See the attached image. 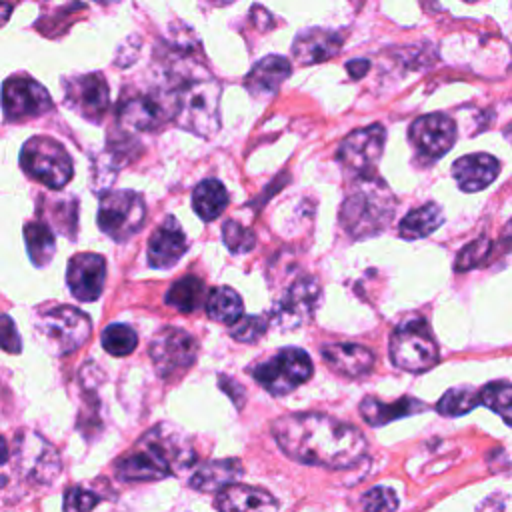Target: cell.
Wrapping results in <instances>:
<instances>
[{
  "instance_id": "obj_36",
  "label": "cell",
  "mask_w": 512,
  "mask_h": 512,
  "mask_svg": "<svg viewBox=\"0 0 512 512\" xmlns=\"http://www.w3.org/2000/svg\"><path fill=\"white\" fill-rule=\"evenodd\" d=\"M490 248H492L490 238L472 240L470 244H466V246L458 252V258H456V262H454V268H456L458 272H466V270H470V268L480 266V264L488 258Z\"/></svg>"
},
{
  "instance_id": "obj_30",
  "label": "cell",
  "mask_w": 512,
  "mask_h": 512,
  "mask_svg": "<svg viewBox=\"0 0 512 512\" xmlns=\"http://www.w3.org/2000/svg\"><path fill=\"white\" fill-rule=\"evenodd\" d=\"M24 242H26V250H28V256L34 262V266L42 268L52 260L56 242H54V234L48 228V224L26 222L24 224Z\"/></svg>"
},
{
  "instance_id": "obj_17",
  "label": "cell",
  "mask_w": 512,
  "mask_h": 512,
  "mask_svg": "<svg viewBox=\"0 0 512 512\" xmlns=\"http://www.w3.org/2000/svg\"><path fill=\"white\" fill-rule=\"evenodd\" d=\"M408 138L422 158L436 160L452 148L456 140V122L440 112L424 114L410 124Z\"/></svg>"
},
{
  "instance_id": "obj_25",
  "label": "cell",
  "mask_w": 512,
  "mask_h": 512,
  "mask_svg": "<svg viewBox=\"0 0 512 512\" xmlns=\"http://www.w3.org/2000/svg\"><path fill=\"white\" fill-rule=\"evenodd\" d=\"M242 476V464L236 458L212 460L196 468L190 476V486L198 492H220L232 482H238Z\"/></svg>"
},
{
  "instance_id": "obj_10",
  "label": "cell",
  "mask_w": 512,
  "mask_h": 512,
  "mask_svg": "<svg viewBox=\"0 0 512 512\" xmlns=\"http://www.w3.org/2000/svg\"><path fill=\"white\" fill-rule=\"evenodd\" d=\"M314 372L310 356L296 346L282 348L268 360L256 364L250 374L252 378L272 396H284L306 380H310Z\"/></svg>"
},
{
  "instance_id": "obj_14",
  "label": "cell",
  "mask_w": 512,
  "mask_h": 512,
  "mask_svg": "<svg viewBox=\"0 0 512 512\" xmlns=\"http://www.w3.org/2000/svg\"><path fill=\"white\" fill-rule=\"evenodd\" d=\"M322 300V288L316 278L300 276L296 278L278 300L272 318L282 330H292L308 322Z\"/></svg>"
},
{
  "instance_id": "obj_9",
  "label": "cell",
  "mask_w": 512,
  "mask_h": 512,
  "mask_svg": "<svg viewBox=\"0 0 512 512\" xmlns=\"http://www.w3.org/2000/svg\"><path fill=\"white\" fill-rule=\"evenodd\" d=\"M178 112L176 88H148L124 96L118 104V120L130 130H156Z\"/></svg>"
},
{
  "instance_id": "obj_16",
  "label": "cell",
  "mask_w": 512,
  "mask_h": 512,
  "mask_svg": "<svg viewBox=\"0 0 512 512\" xmlns=\"http://www.w3.org/2000/svg\"><path fill=\"white\" fill-rule=\"evenodd\" d=\"M62 86H64V100L76 114H80L90 122L102 120V116L110 106V92L100 72L66 78Z\"/></svg>"
},
{
  "instance_id": "obj_6",
  "label": "cell",
  "mask_w": 512,
  "mask_h": 512,
  "mask_svg": "<svg viewBox=\"0 0 512 512\" xmlns=\"http://www.w3.org/2000/svg\"><path fill=\"white\" fill-rule=\"evenodd\" d=\"M440 354L426 320L410 318L400 322L390 336V360L406 372H426L436 366Z\"/></svg>"
},
{
  "instance_id": "obj_33",
  "label": "cell",
  "mask_w": 512,
  "mask_h": 512,
  "mask_svg": "<svg viewBox=\"0 0 512 512\" xmlns=\"http://www.w3.org/2000/svg\"><path fill=\"white\" fill-rule=\"evenodd\" d=\"M480 404L488 406L492 412L502 416L506 424L512 426V384L510 382H490L480 390Z\"/></svg>"
},
{
  "instance_id": "obj_20",
  "label": "cell",
  "mask_w": 512,
  "mask_h": 512,
  "mask_svg": "<svg viewBox=\"0 0 512 512\" xmlns=\"http://www.w3.org/2000/svg\"><path fill=\"white\" fill-rule=\"evenodd\" d=\"M342 42V36L334 30L306 28L296 34L292 42V56L302 66L326 62L340 52Z\"/></svg>"
},
{
  "instance_id": "obj_32",
  "label": "cell",
  "mask_w": 512,
  "mask_h": 512,
  "mask_svg": "<svg viewBox=\"0 0 512 512\" xmlns=\"http://www.w3.org/2000/svg\"><path fill=\"white\" fill-rule=\"evenodd\" d=\"M102 348L110 354V356H128L136 350L138 346V336L134 332L132 326L128 324H110L104 328L102 332Z\"/></svg>"
},
{
  "instance_id": "obj_19",
  "label": "cell",
  "mask_w": 512,
  "mask_h": 512,
  "mask_svg": "<svg viewBox=\"0 0 512 512\" xmlns=\"http://www.w3.org/2000/svg\"><path fill=\"white\" fill-rule=\"evenodd\" d=\"M186 248L188 242L184 230L180 228L176 218L168 216L148 240V262L150 266L160 270L172 268L184 256Z\"/></svg>"
},
{
  "instance_id": "obj_15",
  "label": "cell",
  "mask_w": 512,
  "mask_h": 512,
  "mask_svg": "<svg viewBox=\"0 0 512 512\" xmlns=\"http://www.w3.org/2000/svg\"><path fill=\"white\" fill-rule=\"evenodd\" d=\"M2 108L6 120H24L48 112L52 98L40 82L28 76H10L2 86Z\"/></svg>"
},
{
  "instance_id": "obj_27",
  "label": "cell",
  "mask_w": 512,
  "mask_h": 512,
  "mask_svg": "<svg viewBox=\"0 0 512 512\" xmlns=\"http://www.w3.org/2000/svg\"><path fill=\"white\" fill-rule=\"evenodd\" d=\"M444 222V214L442 208L434 202H428L420 208L410 210L402 220H400V228L398 234L404 240H418V238H426L430 236L436 228H440V224Z\"/></svg>"
},
{
  "instance_id": "obj_22",
  "label": "cell",
  "mask_w": 512,
  "mask_h": 512,
  "mask_svg": "<svg viewBox=\"0 0 512 512\" xmlns=\"http://www.w3.org/2000/svg\"><path fill=\"white\" fill-rule=\"evenodd\" d=\"M500 172V162L484 152L460 156L452 164V176L462 192H478L486 188Z\"/></svg>"
},
{
  "instance_id": "obj_1",
  "label": "cell",
  "mask_w": 512,
  "mask_h": 512,
  "mask_svg": "<svg viewBox=\"0 0 512 512\" xmlns=\"http://www.w3.org/2000/svg\"><path fill=\"white\" fill-rule=\"evenodd\" d=\"M272 436L288 458L330 470L352 468L368 452L356 426L320 412L284 414L272 422Z\"/></svg>"
},
{
  "instance_id": "obj_21",
  "label": "cell",
  "mask_w": 512,
  "mask_h": 512,
  "mask_svg": "<svg viewBox=\"0 0 512 512\" xmlns=\"http://www.w3.org/2000/svg\"><path fill=\"white\" fill-rule=\"evenodd\" d=\"M320 354L328 368L346 378H362L374 366V352L366 346L352 342L324 344L320 348Z\"/></svg>"
},
{
  "instance_id": "obj_8",
  "label": "cell",
  "mask_w": 512,
  "mask_h": 512,
  "mask_svg": "<svg viewBox=\"0 0 512 512\" xmlns=\"http://www.w3.org/2000/svg\"><path fill=\"white\" fill-rule=\"evenodd\" d=\"M36 332L52 354L62 356L78 350L88 340L92 332V322L82 310L58 304L50 306L38 316Z\"/></svg>"
},
{
  "instance_id": "obj_28",
  "label": "cell",
  "mask_w": 512,
  "mask_h": 512,
  "mask_svg": "<svg viewBox=\"0 0 512 512\" xmlns=\"http://www.w3.org/2000/svg\"><path fill=\"white\" fill-rule=\"evenodd\" d=\"M226 206H228V192L220 180H214V178L202 180L192 192V208L206 222L216 220Z\"/></svg>"
},
{
  "instance_id": "obj_23",
  "label": "cell",
  "mask_w": 512,
  "mask_h": 512,
  "mask_svg": "<svg viewBox=\"0 0 512 512\" xmlns=\"http://www.w3.org/2000/svg\"><path fill=\"white\" fill-rule=\"evenodd\" d=\"M290 62L284 56L272 54L258 60L244 78L246 90L254 98H270L278 92L282 82L290 76Z\"/></svg>"
},
{
  "instance_id": "obj_12",
  "label": "cell",
  "mask_w": 512,
  "mask_h": 512,
  "mask_svg": "<svg viewBox=\"0 0 512 512\" xmlns=\"http://www.w3.org/2000/svg\"><path fill=\"white\" fill-rule=\"evenodd\" d=\"M386 130L380 124H372L350 132L336 150V160L354 178L376 176L378 160L384 152Z\"/></svg>"
},
{
  "instance_id": "obj_37",
  "label": "cell",
  "mask_w": 512,
  "mask_h": 512,
  "mask_svg": "<svg viewBox=\"0 0 512 512\" xmlns=\"http://www.w3.org/2000/svg\"><path fill=\"white\" fill-rule=\"evenodd\" d=\"M268 328V320L264 316H242L240 320H236L230 328V336L238 342H256L258 338H262V334Z\"/></svg>"
},
{
  "instance_id": "obj_29",
  "label": "cell",
  "mask_w": 512,
  "mask_h": 512,
  "mask_svg": "<svg viewBox=\"0 0 512 512\" xmlns=\"http://www.w3.org/2000/svg\"><path fill=\"white\" fill-rule=\"evenodd\" d=\"M206 314L214 322L232 326L236 320L242 318V298L238 296L236 290L228 286L214 288L206 298Z\"/></svg>"
},
{
  "instance_id": "obj_7",
  "label": "cell",
  "mask_w": 512,
  "mask_h": 512,
  "mask_svg": "<svg viewBox=\"0 0 512 512\" xmlns=\"http://www.w3.org/2000/svg\"><path fill=\"white\" fill-rule=\"evenodd\" d=\"M20 166L28 176L52 190L64 188L74 172L66 148L50 136L28 138L20 150Z\"/></svg>"
},
{
  "instance_id": "obj_42",
  "label": "cell",
  "mask_w": 512,
  "mask_h": 512,
  "mask_svg": "<svg viewBox=\"0 0 512 512\" xmlns=\"http://www.w3.org/2000/svg\"><path fill=\"white\" fill-rule=\"evenodd\" d=\"M368 68H370V62L364 60V58H356V60L346 62V70H348V74H350L354 80L362 78V76L368 72Z\"/></svg>"
},
{
  "instance_id": "obj_46",
  "label": "cell",
  "mask_w": 512,
  "mask_h": 512,
  "mask_svg": "<svg viewBox=\"0 0 512 512\" xmlns=\"http://www.w3.org/2000/svg\"><path fill=\"white\" fill-rule=\"evenodd\" d=\"M466 2H476V0H466Z\"/></svg>"
},
{
  "instance_id": "obj_5",
  "label": "cell",
  "mask_w": 512,
  "mask_h": 512,
  "mask_svg": "<svg viewBox=\"0 0 512 512\" xmlns=\"http://www.w3.org/2000/svg\"><path fill=\"white\" fill-rule=\"evenodd\" d=\"M2 466L32 486L52 484L62 468L54 446L34 432H20L14 438L12 450L4 444Z\"/></svg>"
},
{
  "instance_id": "obj_3",
  "label": "cell",
  "mask_w": 512,
  "mask_h": 512,
  "mask_svg": "<svg viewBox=\"0 0 512 512\" xmlns=\"http://www.w3.org/2000/svg\"><path fill=\"white\" fill-rule=\"evenodd\" d=\"M396 200L390 188L376 176L356 178L340 208V224L354 240L378 236L390 224Z\"/></svg>"
},
{
  "instance_id": "obj_45",
  "label": "cell",
  "mask_w": 512,
  "mask_h": 512,
  "mask_svg": "<svg viewBox=\"0 0 512 512\" xmlns=\"http://www.w3.org/2000/svg\"><path fill=\"white\" fill-rule=\"evenodd\" d=\"M98 4H104V6H108V4H114V2H118V0H96Z\"/></svg>"
},
{
  "instance_id": "obj_2",
  "label": "cell",
  "mask_w": 512,
  "mask_h": 512,
  "mask_svg": "<svg viewBox=\"0 0 512 512\" xmlns=\"http://www.w3.org/2000/svg\"><path fill=\"white\" fill-rule=\"evenodd\" d=\"M194 450L172 424H156L134 448L116 462V476L124 482H154L188 468Z\"/></svg>"
},
{
  "instance_id": "obj_11",
  "label": "cell",
  "mask_w": 512,
  "mask_h": 512,
  "mask_svg": "<svg viewBox=\"0 0 512 512\" xmlns=\"http://www.w3.org/2000/svg\"><path fill=\"white\" fill-rule=\"evenodd\" d=\"M146 218V204L134 190H110L100 198L98 226L116 242L134 236Z\"/></svg>"
},
{
  "instance_id": "obj_26",
  "label": "cell",
  "mask_w": 512,
  "mask_h": 512,
  "mask_svg": "<svg viewBox=\"0 0 512 512\" xmlns=\"http://www.w3.org/2000/svg\"><path fill=\"white\" fill-rule=\"evenodd\" d=\"M424 408L426 406L422 402H418L416 398H408V396L400 398L396 402H380L374 396H366L360 402V414H362L364 422H368L370 426H382V424H388L396 418L420 412Z\"/></svg>"
},
{
  "instance_id": "obj_38",
  "label": "cell",
  "mask_w": 512,
  "mask_h": 512,
  "mask_svg": "<svg viewBox=\"0 0 512 512\" xmlns=\"http://www.w3.org/2000/svg\"><path fill=\"white\" fill-rule=\"evenodd\" d=\"M362 508L370 510V512H384V510H396L398 508V498L394 494V490L386 488V486H376L372 490H368L362 496Z\"/></svg>"
},
{
  "instance_id": "obj_35",
  "label": "cell",
  "mask_w": 512,
  "mask_h": 512,
  "mask_svg": "<svg viewBox=\"0 0 512 512\" xmlns=\"http://www.w3.org/2000/svg\"><path fill=\"white\" fill-rule=\"evenodd\" d=\"M222 238H224V244L230 252L234 254H244V252H250L256 244V236L250 228L238 224L236 220H226L224 226H222Z\"/></svg>"
},
{
  "instance_id": "obj_24",
  "label": "cell",
  "mask_w": 512,
  "mask_h": 512,
  "mask_svg": "<svg viewBox=\"0 0 512 512\" xmlns=\"http://www.w3.org/2000/svg\"><path fill=\"white\" fill-rule=\"evenodd\" d=\"M214 506L224 512H230V510L256 512V510H276L278 502L270 492L262 488L248 486L242 482H232L218 492Z\"/></svg>"
},
{
  "instance_id": "obj_43",
  "label": "cell",
  "mask_w": 512,
  "mask_h": 512,
  "mask_svg": "<svg viewBox=\"0 0 512 512\" xmlns=\"http://www.w3.org/2000/svg\"><path fill=\"white\" fill-rule=\"evenodd\" d=\"M502 244L512 250V220L506 224V230L502 232Z\"/></svg>"
},
{
  "instance_id": "obj_31",
  "label": "cell",
  "mask_w": 512,
  "mask_h": 512,
  "mask_svg": "<svg viewBox=\"0 0 512 512\" xmlns=\"http://www.w3.org/2000/svg\"><path fill=\"white\" fill-rule=\"evenodd\" d=\"M204 296H206L204 282L196 276H184L182 280H178L170 286L164 300L168 306H172L180 312H192L202 304Z\"/></svg>"
},
{
  "instance_id": "obj_4",
  "label": "cell",
  "mask_w": 512,
  "mask_h": 512,
  "mask_svg": "<svg viewBox=\"0 0 512 512\" xmlns=\"http://www.w3.org/2000/svg\"><path fill=\"white\" fill-rule=\"evenodd\" d=\"M176 90L178 112L174 122L200 138H212L220 128V84L208 72L196 70Z\"/></svg>"
},
{
  "instance_id": "obj_44",
  "label": "cell",
  "mask_w": 512,
  "mask_h": 512,
  "mask_svg": "<svg viewBox=\"0 0 512 512\" xmlns=\"http://www.w3.org/2000/svg\"><path fill=\"white\" fill-rule=\"evenodd\" d=\"M210 4H218V6H222V4H230V2H234V0H208Z\"/></svg>"
},
{
  "instance_id": "obj_40",
  "label": "cell",
  "mask_w": 512,
  "mask_h": 512,
  "mask_svg": "<svg viewBox=\"0 0 512 512\" xmlns=\"http://www.w3.org/2000/svg\"><path fill=\"white\" fill-rule=\"evenodd\" d=\"M2 348H4L8 354H18L20 348H22L18 330H16V326L12 324V320H10L8 314L2 316Z\"/></svg>"
},
{
  "instance_id": "obj_39",
  "label": "cell",
  "mask_w": 512,
  "mask_h": 512,
  "mask_svg": "<svg viewBox=\"0 0 512 512\" xmlns=\"http://www.w3.org/2000/svg\"><path fill=\"white\" fill-rule=\"evenodd\" d=\"M98 502H100V496L82 486H72L64 494L66 510H92Z\"/></svg>"
},
{
  "instance_id": "obj_18",
  "label": "cell",
  "mask_w": 512,
  "mask_h": 512,
  "mask_svg": "<svg viewBox=\"0 0 512 512\" xmlns=\"http://www.w3.org/2000/svg\"><path fill=\"white\" fill-rule=\"evenodd\" d=\"M106 280V262L100 254L84 252L68 260L66 284L72 296L80 302H94L100 298Z\"/></svg>"
},
{
  "instance_id": "obj_13",
  "label": "cell",
  "mask_w": 512,
  "mask_h": 512,
  "mask_svg": "<svg viewBox=\"0 0 512 512\" xmlns=\"http://www.w3.org/2000/svg\"><path fill=\"white\" fill-rule=\"evenodd\" d=\"M148 352L156 372L168 378L178 370H186L194 364L198 354V342L186 330L166 326L160 332H156Z\"/></svg>"
},
{
  "instance_id": "obj_34",
  "label": "cell",
  "mask_w": 512,
  "mask_h": 512,
  "mask_svg": "<svg viewBox=\"0 0 512 512\" xmlns=\"http://www.w3.org/2000/svg\"><path fill=\"white\" fill-rule=\"evenodd\" d=\"M478 404H480V392L472 388H450L438 400L436 410L442 416H462L474 410Z\"/></svg>"
},
{
  "instance_id": "obj_41",
  "label": "cell",
  "mask_w": 512,
  "mask_h": 512,
  "mask_svg": "<svg viewBox=\"0 0 512 512\" xmlns=\"http://www.w3.org/2000/svg\"><path fill=\"white\" fill-rule=\"evenodd\" d=\"M218 382H220V388L234 400V404L238 406V408H242V404H244V388L236 382V380H232L230 376H218Z\"/></svg>"
}]
</instances>
